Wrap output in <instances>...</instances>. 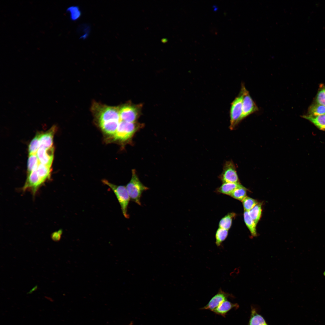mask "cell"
Returning <instances> with one entry per match:
<instances>
[{"mask_svg":"<svg viewBox=\"0 0 325 325\" xmlns=\"http://www.w3.org/2000/svg\"><path fill=\"white\" fill-rule=\"evenodd\" d=\"M262 205L261 203H258L253 208L248 212L249 215L256 225L258 223L261 216Z\"/></svg>","mask_w":325,"mask_h":325,"instance_id":"7402d4cb","label":"cell"},{"mask_svg":"<svg viewBox=\"0 0 325 325\" xmlns=\"http://www.w3.org/2000/svg\"><path fill=\"white\" fill-rule=\"evenodd\" d=\"M242 202L245 211L248 212L258 203L256 200L247 197H246Z\"/></svg>","mask_w":325,"mask_h":325,"instance_id":"484cf974","label":"cell"},{"mask_svg":"<svg viewBox=\"0 0 325 325\" xmlns=\"http://www.w3.org/2000/svg\"><path fill=\"white\" fill-rule=\"evenodd\" d=\"M41 134L38 133L30 142L29 146V154H36L40 147Z\"/></svg>","mask_w":325,"mask_h":325,"instance_id":"603a6c76","label":"cell"},{"mask_svg":"<svg viewBox=\"0 0 325 325\" xmlns=\"http://www.w3.org/2000/svg\"><path fill=\"white\" fill-rule=\"evenodd\" d=\"M54 152L53 146L48 148L40 147L36 154L40 163L51 167L53 159Z\"/></svg>","mask_w":325,"mask_h":325,"instance_id":"30bf717a","label":"cell"},{"mask_svg":"<svg viewBox=\"0 0 325 325\" xmlns=\"http://www.w3.org/2000/svg\"><path fill=\"white\" fill-rule=\"evenodd\" d=\"M316 103L325 106V86L320 87L315 98Z\"/></svg>","mask_w":325,"mask_h":325,"instance_id":"4316f807","label":"cell"},{"mask_svg":"<svg viewBox=\"0 0 325 325\" xmlns=\"http://www.w3.org/2000/svg\"><path fill=\"white\" fill-rule=\"evenodd\" d=\"M268 325V324H266V325Z\"/></svg>","mask_w":325,"mask_h":325,"instance_id":"f546056e","label":"cell"},{"mask_svg":"<svg viewBox=\"0 0 325 325\" xmlns=\"http://www.w3.org/2000/svg\"><path fill=\"white\" fill-rule=\"evenodd\" d=\"M244 222L251 235L254 237L257 236L256 225L254 221L249 215V212L244 211L243 214Z\"/></svg>","mask_w":325,"mask_h":325,"instance_id":"ffe728a7","label":"cell"},{"mask_svg":"<svg viewBox=\"0 0 325 325\" xmlns=\"http://www.w3.org/2000/svg\"><path fill=\"white\" fill-rule=\"evenodd\" d=\"M130 325H132V324H130Z\"/></svg>","mask_w":325,"mask_h":325,"instance_id":"4dcf8cb0","label":"cell"},{"mask_svg":"<svg viewBox=\"0 0 325 325\" xmlns=\"http://www.w3.org/2000/svg\"><path fill=\"white\" fill-rule=\"evenodd\" d=\"M308 114L313 116L325 115V106L315 103L311 104L308 109Z\"/></svg>","mask_w":325,"mask_h":325,"instance_id":"e0dca14e","label":"cell"},{"mask_svg":"<svg viewBox=\"0 0 325 325\" xmlns=\"http://www.w3.org/2000/svg\"><path fill=\"white\" fill-rule=\"evenodd\" d=\"M246 188L243 185L235 189L230 195L233 198L242 201L246 196Z\"/></svg>","mask_w":325,"mask_h":325,"instance_id":"cb8c5ba5","label":"cell"},{"mask_svg":"<svg viewBox=\"0 0 325 325\" xmlns=\"http://www.w3.org/2000/svg\"><path fill=\"white\" fill-rule=\"evenodd\" d=\"M219 178L223 183H240L235 166L232 161L226 162Z\"/></svg>","mask_w":325,"mask_h":325,"instance_id":"ba28073f","label":"cell"},{"mask_svg":"<svg viewBox=\"0 0 325 325\" xmlns=\"http://www.w3.org/2000/svg\"><path fill=\"white\" fill-rule=\"evenodd\" d=\"M231 295L220 289L218 292L210 300L207 304L201 310H209L213 311L222 303L227 300L229 297H233Z\"/></svg>","mask_w":325,"mask_h":325,"instance_id":"9c48e42d","label":"cell"},{"mask_svg":"<svg viewBox=\"0 0 325 325\" xmlns=\"http://www.w3.org/2000/svg\"><path fill=\"white\" fill-rule=\"evenodd\" d=\"M92 110L98 125L112 121H120L119 107L110 106L95 102Z\"/></svg>","mask_w":325,"mask_h":325,"instance_id":"6da1fadb","label":"cell"},{"mask_svg":"<svg viewBox=\"0 0 325 325\" xmlns=\"http://www.w3.org/2000/svg\"><path fill=\"white\" fill-rule=\"evenodd\" d=\"M51 167L41 163L39 164L37 171L38 174L44 183L50 178Z\"/></svg>","mask_w":325,"mask_h":325,"instance_id":"2e32d148","label":"cell"},{"mask_svg":"<svg viewBox=\"0 0 325 325\" xmlns=\"http://www.w3.org/2000/svg\"><path fill=\"white\" fill-rule=\"evenodd\" d=\"M243 96L242 119L258 111V108L253 101L243 84H242L240 91Z\"/></svg>","mask_w":325,"mask_h":325,"instance_id":"52a82bcc","label":"cell"},{"mask_svg":"<svg viewBox=\"0 0 325 325\" xmlns=\"http://www.w3.org/2000/svg\"><path fill=\"white\" fill-rule=\"evenodd\" d=\"M141 125L137 122L120 120L116 132L112 138L114 141L124 142L129 140Z\"/></svg>","mask_w":325,"mask_h":325,"instance_id":"277c9868","label":"cell"},{"mask_svg":"<svg viewBox=\"0 0 325 325\" xmlns=\"http://www.w3.org/2000/svg\"><path fill=\"white\" fill-rule=\"evenodd\" d=\"M243 96L240 91L239 95L231 103L230 110V125L231 130L234 129L242 120Z\"/></svg>","mask_w":325,"mask_h":325,"instance_id":"5b68a950","label":"cell"},{"mask_svg":"<svg viewBox=\"0 0 325 325\" xmlns=\"http://www.w3.org/2000/svg\"><path fill=\"white\" fill-rule=\"evenodd\" d=\"M39 163L36 154H29L27 162V175L32 171L36 170Z\"/></svg>","mask_w":325,"mask_h":325,"instance_id":"d6986e66","label":"cell"},{"mask_svg":"<svg viewBox=\"0 0 325 325\" xmlns=\"http://www.w3.org/2000/svg\"><path fill=\"white\" fill-rule=\"evenodd\" d=\"M125 187L130 199L141 206V198L142 194L144 191L149 189V188L141 181L135 170H132L131 179Z\"/></svg>","mask_w":325,"mask_h":325,"instance_id":"3957f363","label":"cell"},{"mask_svg":"<svg viewBox=\"0 0 325 325\" xmlns=\"http://www.w3.org/2000/svg\"><path fill=\"white\" fill-rule=\"evenodd\" d=\"M302 117L312 123L320 130L325 131V115L313 116L304 115Z\"/></svg>","mask_w":325,"mask_h":325,"instance_id":"4fadbf2b","label":"cell"},{"mask_svg":"<svg viewBox=\"0 0 325 325\" xmlns=\"http://www.w3.org/2000/svg\"><path fill=\"white\" fill-rule=\"evenodd\" d=\"M102 182L113 191L120 205L123 215L125 218H128L129 216L128 213V209L131 199L126 187L115 184L106 179L103 180Z\"/></svg>","mask_w":325,"mask_h":325,"instance_id":"7a4b0ae2","label":"cell"},{"mask_svg":"<svg viewBox=\"0 0 325 325\" xmlns=\"http://www.w3.org/2000/svg\"><path fill=\"white\" fill-rule=\"evenodd\" d=\"M79 29H81L80 31H82L80 39L84 40L87 38L89 36L91 30L89 25L86 24H82L80 26Z\"/></svg>","mask_w":325,"mask_h":325,"instance_id":"83f0119b","label":"cell"},{"mask_svg":"<svg viewBox=\"0 0 325 325\" xmlns=\"http://www.w3.org/2000/svg\"><path fill=\"white\" fill-rule=\"evenodd\" d=\"M141 110L140 106L130 104L119 107L120 119L128 122H135L139 116Z\"/></svg>","mask_w":325,"mask_h":325,"instance_id":"8992f818","label":"cell"},{"mask_svg":"<svg viewBox=\"0 0 325 325\" xmlns=\"http://www.w3.org/2000/svg\"><path fill=\"white\" fill-rule=\"evenodd\" d=\"M239 306L237 303H233L226 300L213 311L215 314L225 317L227 314L232 309H237Z\"/></svg>","mask_w":325,"mask_h":325,"instance_id":"7c38bea8","label":"cell"},{"mask_svg":"<svg viewBox=\"0 0 325 325\" xmlns=\"http://www.w3.org/2000/svg\"><path fill=\"white\" fill-rule=\"evenodd\" d=\"M235 215L236 214L234 212L228 213L220 221L219 228L228 230L231 226L233 219Z\"/></svg>","mask_w":325,"mask_h":325,"instance_id":"ac0fdd59","label":"cell"},{"mask_svg":"<svg viewBox=\"0 0 325 325\" xmlns=\"http://www.w3.org/2000/svg\"><path fill=\"white\" fill-rule=\"evenodd\" d=\"M66 11L70 19L72 21H75L77 20L82 16L81 11L77 6H70L67 8Z\"/></svg>","mask_w":325,"mask_h":325,"instance_id":"44dd1931","label":"cell"},{"mask_svg":"<svg viewBox=\"0 0 325 325\" xmlns=\"http://www.w3.org/2000/svg\"><path fill=\"white\" fill-rule=\"evenodd\" d=\"M242 185L240 183H223L220 187L217 189L216 191L219 193L230 196L235 189Z\"/></svg>","mask_w":325,"mask_h":325,"instance_id":"5bb4252c","label":"cell"},{"mask_svg":"<svg viewBox=\"0 0 325 325\" xmlns=\"http://www.w3.org/2000/svg\"><path fill=\"white\" fill-rule=\"evenodd\" d=\"M56 128V126L54 125L45 132L41 134L40 147L48 148L53 146V139Z\"/></svg>","mask_w":325,"mask_h":325,"instance_id":"8fae6325","label":"cell"},{"mask_svg":"<svg viewBox=\"0 0 325 325\" xmlns=\"http://www.w3.org/2000/svg\"><path fill=\"white\" fill-rule=\"evenodd\" d=\"M323 275L325 276V271L323 273Z\"/></svg>","mask_w":325,"mask_h":325,"instance_id":"f1b7e54d","label":"cell"},{"mask_svg":"<svg viewBox=\"0 0 325 325\" xmlns=\"http://www.w3.org/2000/svg\"><path fill=\"white\" fill-rule=\"evenodd\" d=\"M228 234V230L219 228L215 233V243L218 246L221 245L222 242L227 238Z\"/></svg>","mask_w":325,"mask_h":325,"instance_id":"d4e9b609","label":"cell"},{"mask_svg":"<svg viewBox=\"0 0 325 325\" xmlns=\"http://www.w3.org/2000/svg\"><path fill=\"white\" fill-rule=\"evenodd\" d=\"M267 323L264 318L257 313L254 308H252L248 325H265Z\"/></svg>","mask_w":325,"mask_h":325,"instance_id":"9a60e30c","label":"cell"}]
</instances>
